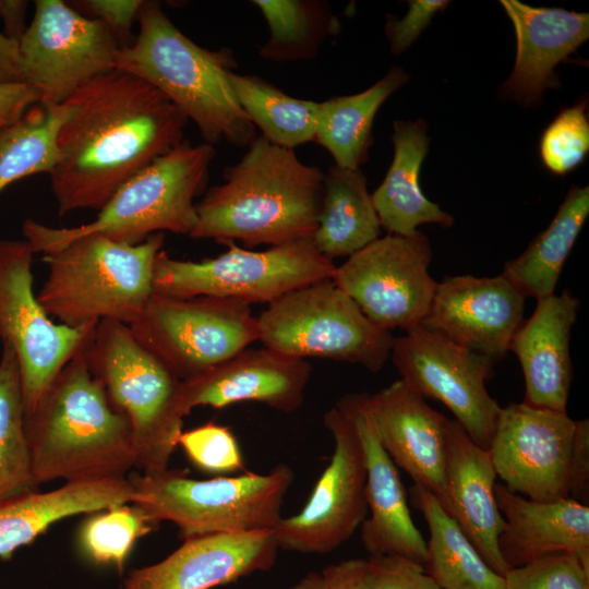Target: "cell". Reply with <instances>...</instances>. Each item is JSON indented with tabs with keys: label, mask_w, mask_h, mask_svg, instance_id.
<instances>
[{
	"label": "cell",
	"mask_w": 589,
	"mask_h": 589,
	"mask_svg": "<svg viewBox=\"0 0 589 589\" xmlns=\"http://www.w3.org/2000/svg\"><path fill=\"white\" fill-rule=\"evenodd\" d=\"M49 173L58 213L100 209L131 178L184 141L188 118L163 93L112 70L68 101Z\"/></svg>",
	"instance_id": "6da1fadb"
},
{
	"label": "cell",
	"mask_w": 589,
	"mask_h": 589,
	"mask_svg": "<svg viewBox=\"0 0 589 589\" xmlns=\"http://www.w3.org/2000/svg\"><path fill=\"white\" fill-rule=\"evenodd\" d=\"M247 147L241 159L225 169L224 182L196 203V224L189 237L239 240L249 248L312 238L324 172L262 135Z\"/></svg>",
	"instance_id": "7a4b0ae2"
},
{
	"label": "cell",
	"mask_w": 589,
	"mask_h": 589,
	"mask_svg": "<svg viewBox=\"0 0 589 589\" xmlns=\"http://www.w3.org/2000/svg\"><path fill=\"white\" fill-rule=\"evenodd\" d=\"M25 430L37 485L127 478L136 466L130 424L93 375L85 347L25 414Z\"/></svg>",
	"instance_id": "3957f363"
},
{
	"label": "cell",
	"mask_w": 589,
	"mask_h": 589,
	"mask_svg": "<svg viewBox=\"0 0 589 589\" xmlns=\"http://www.w3.org/2000/svg\"><path fill=\"white\" fill-rule=\"evenodd\" d=\"M137 21L139 34L131 45L120 47L116 69L163 93L196 124L204 143L248 146L256 128L230 86L228 75L237 65L233 52L195 44L169 20L158 1H144Z\"/></svg>",
	"instance_id": "277c9868"
},
{
	"label": "cell",
	"mask_w": 589,
	"mask_h": 589,
	"mask_svg": "<svg viewBox=\"0 0 589 589\" xmlns=\"http://www.w3.org/2000/svg\"><path fill=\"white\" fill-rule=\"evenodd\" d=\"M215 155L213 145L184 140L127 181L94 220L53 228L26 219L22 224L24 240L34 253L47 254L91 235L128 244L166 231L189 236L196 224L194 200L206 187Z\"/></svg>",
	"instance_id": "5b68a950"
},
{
	"label": "cell",
	"mask_w": 589,
	"mask_h": 589,
	"mask_svg": "<svg viewBox=\"0 0 589 589\" xmlns=\"http://www.w3.org/2000/svg\"><path fill=\"white\" fill-rule=\"evenodd\" d=\"M165 233L137 244L99 235L44 254L48 274L37 299L50 317L69 327L103 321L132 324L153 296V273Z\"/></svg>",
	"instance_id": "8992f818"
},
{
	"label": "cell",
	"mask_w": 589,
	"mask_h": 589,
	"mask_svg": "<svg viewBox=\"0 0 589 589\" xmlns=\"http://www.w3.org/2000/svg\"><path fill=\"white\" fill-rule=\"evenodd\" d=\"M85 353L109 402L130 424L136 467L143 473L166 470L183 432L181 380L120 322L97 323Z\"/></svg>",
	"instance_id": "52a82bcc"
},
{
	"label": "cell",
	"mask_w": 589,
	"mask_h": 589,
	"mask_svg": "<svg viewBox=\"0 0 589 589\" xmlns=\"http://www.w3.org/2000/svg\"><path fill=\"white\" fill-rule=\"evenodd\" d=\"M133 505L156 525L175 524L183 539L211 533L274 530L294 481L293 470L278 464L268 473L244 471L207 480L167 468L132 473Z\"/></svg>",
	"instance_id": "ba28073f"
},
{
	"label": "cell",
	"mask_w": 589,
	"mask_h": 589,
	"mask_svg": "<svg viewBox=\"0 0 589 589\" xmlns=\"http://www.w3.org/2000/svg\"><path fill=\"white\" fill-rule=\"evenodd\" d=\"M259 340L288 356L359 364L380 372L394 336L373 323L333 278L292 290L257 317Z\"/></svg>",
	"instance_id": "9c48e42d"
},
{
	"label": "cell",
	"mask_w": 589,
	"mask_h": 589,
	"mask_svg": "<svg viewBox=\"0 0 589 589\" xmlns=\"http://www.w3.org/2000/svg\"><path fill=\"white\" fill-rule=\"evenodd\" d=\"M228 250L200 262L171 257L164 249L157 254L153 294L169 298L199 296L228 298L251 303H271L310 284L333 278L336 265L323 255L312 238L263 251L224 241Z\"/></svg>",
	"instance_id": "30bf717a"
},
{
	"label": "cell",
	"mask_w": 589,
	"mask_h": 589,
	"mask_svg": "<svg viewBox=\"0 0 589 589\" xmlns=\"http://www.w3.org/2000/svg\"><path fill=\"white\" fill-rule=\"evenodd\" d=\"M136 339L181 381L231 358L259 340L250 304L218 297L153 294L128 325Z\"/></svg>",
	"instance_id": "8fae6325"
},
{
	"label": "cell",
	"mask_w": 589,
	"mask_h": 589,
	"mask_svg": "<svg viewBox=\"0 0 589 589\" xmlns=\"http://www.w3.org/2000/svg\"><path fill=\"white\" fill-rule=\"evenodd\" d=\"M33 255L26 240H0V339L17 361L25 414L97 325L69 327L52 321L34 292Z\"/></svg>",
	"instance_id": "7c38bea8"
},
{
	"label": "cell",
	"mask_w": 589,
	"mask_h": 589,
	"mask_svg": "<svg viewBox=\"0 0 589 589\" xmlns=\"http://www.w3.org/2000/svg\"><path fill=\"white\" fill-rule=\"evenodd\" d=\"M120 45L100 21L61 0H36L19 41L22 82L41 104L61 105L96 77L116 69Z\"/></svg>",
	"instance_id": "4fadbf2b"
},
{
	"label": "cell",
	"mask_w": 589,
	"mask_h": 589,
	"mask_svg": "<svg viewBox=\"0 0 589 589\" xmlns=\"http://www.w3.org/2000/svg\"><path fill=\"white\" fill-rule=\"evenodd\" d=\"M431 260L422 232L387 233L336 266L333 280L373 323L406 332L429 312L437 286L429 273Z\"/></svg>",
	"instance_id": "5bb4252c"
},
{
	"label": "cell",
	"mask_w": 589,
	"mask_h": 589,
	"mask_svg": "<svg viewBox=\"0 0 589 589\" xmlns=\"http://www.w3.org/2000/svg\"><path fill=\"white\" fill-rule=\"evenodd\" d=\"M389 359L402 381L444 404L469 437L489 448L501 410L485 386L494 373L491 359L420 324L394 338Z\"/></svg>",
	"instance_id": "9a60e30c"
},
{
	"label": "cell",
	"mask_w": 589,
	"mask_h": 589,
	"mask_svg": "<svg viewBox=\"0 0 589 589\" xmlns=\"http://www.w3.org/2000/svg\"><path fill=\"white\" fill-rule=\"evenodd\" d=\"M324 425L334 440L329 464L296 515L274 529L279 550L326 554L348 541L368 515L366 467L353 421L338 407L326 411Z\"/></svg>",
	"instance_id": "2e32d148"
},
{
	"label": "cell",
	"mask_w": 589,
	"mask_h": 589,
	"mask_svg": "<svg viewBox=\"0 0 589 589\" xmlns=\"http://www.w3.org/2000/svg\"><path fill=\"white\" fill-rule=\"evenodd\" d=\"M575 424L567 412L524 402L501 407L488 448L496 477L509 491L532 501L569 497Z\"/></svg>",
	"instance_id": "e0dca14e"
},
{
	"label": "cell",
	"mask_w": 589,
	"mask_h": 589,
	"mask_svg": "<svg viewBox=\"0 0 589 589\" xmlns=\"http://www.w3.org/2000/svg\"><path fill=\"white\" fill-rule=\"evenodd\" d=\"M525 300L502 274L445 276L420 325L496 363L524 323Z\"/></svg>",
	"instance_id": "ac0fdd59"
},
{
	"label": "cell",
	"mask_w": 589,
	"mask_h": 589,
	"mask_svg": "<svg viewBox=\"0 0 589 589\" xmlns=\"http://www.w3.org/2000/svg\"><path fill=\"white\" fill-rule=\"evenodd\" d=\"M312 366L305 360L262 347L245 348L203 373L181 381L184 416L192 409H216L255 401L281 412H293L304 401Z\"/></svg>",
	"instance_id": "d6986e66"
},
{
	"label": "cell",
	"mask_w": 589,
	"mask_h": 589,
	"mask_svg": "<svg viewBox=\"0 0 589 589\" xmlns=\"http://www.w3.org/2000/svg\"><path fill=\"white\" fill-rule=\"evenodd\" d=\"M278 551L274 530L191 537L159 563L131 570L123 587L211 589L269 570Z\"/></svg>",
	"instance_id": "ffe728a7"
},
{
	"label": "cell",
	"mask_w": 589,
	"mask_h": 589,
	"mask_svg": "<svg viewBox=\"0 0 589 589\" xmlns=\"http://www.w3.org/2000/svg\"><path fill=\"white\" fill-rule=\"evenodd\" d=\"M366 407L383 448L414 484L432 493L445 512L446 424L448 418L401 378L366 394Z\"/></svg>",
	"instance_id": "44dd1931"
},
{
	"label": "cell",
	"mask_w": 589,
	"mask_h": 589,
	"mask_svg": "<svg viewBox=\"0 0 589 589\" xmlns=\"http://www.w3.org/2000/svg\"><path fill=\"white\" fill-rule=\"evenodd\" d=\"M366 394H347L335 405L353 421L364 452L370 516L360 526L361 542L370 556L396 555L424 566L426 541L411 518L397 467L378 441Z\"/></svg>",
	"instance_id": "7402d4cb"
},
{
	"label": "cell",
	"mask_w": 589,
	"mask_h": 589,
	"mask_svg": "<svg viewBox=\"0 0 589 589\" xmlns=\"http://www.w3.org/2000/svg\"><path fill=\"white\" fill-rule=\"evenodd\" d=\"M517 41L513 71L501 95L525 107L539 106L546 88H557L555 67L589 37V14L558 8H534L502 0Z\"/></svg>",
	"instance_id": "603a6c76"
},
{
	"label": "cell",
	"mask_w": 589,
	"mask_h": 589,
	"mask_svg": "<svg viewBox=\"0 0 589 589\" xmlns=\"http://www.w3.org/2000/svg\"><path fill=\"white\" fill-rule=\"evenodd\" d=\"M579 305L568 289L538 299L532 315L515 333L509 351L522 370L525 405L567 412L573 378L569 339Z\"/></svg>",
	"instance_id": "cb8c5ba5"
},
{
	"label": "cell",
	"mask_w": 589,
	"mask_h": 589,
	"mask_svg": "<svg viewBox=\"0 0 589 589\" xmlns=\"http://www.w3.org/2000/svg\"><path fill=\"white\" fill-rule=\"evenodd\" d=\"M496 473L488 449L477 445L455 420L446 424L447 510L486 564L498 575L509 569L498 549L504 527L494 486Z\"/></svg>",
	"instance_id": "d4e9b609"
},
{
	"label": "cell",
	"mask_w": 589,
	"mask_h": 589,
	"mask_svg": "<svg viewBox=\"0 0 589 589\" xmlns=\"http://www.w3.org/2000/svg\"><path fill=\"white\" fill-rule=\"evenodd\" d=\"M504 519L500 553L508 568L554 553H572L589 566V506L570 497L538 502L495 483Z\"/></svg>",
	"instance_id": "484cf974"
},
{
	"label": "cell",
	"mask_w": 589,
	"mask_h": 589,
	"mask_svg": "<svg viewBox=\"0 0 589 589\" xmlns=\"http://www.w3.org/2000/svg\"><path fill=\"white\" fill-rule=\"evenodd\" d=\"M133 486L127 478L67 482L49 492H29L0 502V557L31 543L60 519L131 504Z\"/></svg>",
	"instance_id": "4316f807"
},
{
	"label": "cell",
	"mask_w": 589,
	"mask_h": 589,
	"mask_svg": "<svg viewBox=\"0 0 589 589\" xmlns=\"http://www.w3.org/2000/svg\"><path fill=\"white\" fill-rule=\"evenodd\" d=\"M426 123L394 122V158L381 185L371 194L381 228L389 235L408 236L420 225L450 227L454 217L431 202L419 184L420 168L429 149Z\"/></svg>",
	"instance_id": "83f0119b"
},
{
	"label": "cell",
	"mask_w": 589,
	"mask_h": 589,
	"mask_svg": "<svg viewBox=\"0 0 589 589\" xmlns=\"http://www.w3.org/2000/svg\"><path fill=\"white\" fill-rule=\"evenodd\" d=\"M381 224L360 170L333 165L324 172L317 228L312 237L326 257L350 256L380 238Z\"/></svg>",
	"instance_id": "f1b7e54d"
},
{
	"label": "cell",
	"mask_w": 589,
	"mask_h": 589,
	"mask_svg": "<svg viewBox=\"0 0 589 589\" xmlns=\"http://www.w3.org/2000/svg\"><path fill=\"white\" fill-rule=\"evenodd\" d=\"M409 493L430 531L425 573L442 589H503L504 577L486 564L436 497L417 484Z\"/></svg>",
	"instance_id": "f546056e"
},
{
	"label": "cell",
	"mask_w": 589,
	"mask_h": 589,
	"mask_svg": "<svg viewBox=\"0 0 589 589\" xmlns=\"http://www.w3.org/2000/svg\"><path fill=\"white\" fill-rule=\"evenodd\" d=\"M408 79L409 74L395 65L359 94L333 97L320 103L314 142L329 152L336 166L359 168L368 160L377 110Z\"/></svg>",
	"instance_id": "4dcf8cb0"
},
{
	"label": "cell",
	"mask_w": 589,
	"mask_h": 589,
	"mask_svg": "<svg viewBox=\"0 0 589 589\" xmlns=\"http://www.w3.org/2000/svg\"><path fill=\"white\" fill-rule=\"evenodd\" d=\"M588 213L589 188L572 187L548 228L505 264L502 275L525 298L538 300L553 294Z\"/></svg>",
	"instance_id": "1f68e13d"
},
{
	"label": "cell",
	"mask_w": 589,
	"mask_h": 589,
	"mask_svg": "<svg viewBox=\"0 0 589 589\" xmlns=\"http://www.w3.org/2000/svg\"><path fill=\"white\" fill-rule=\"evenodd\" d=\"M228 77L240 107L269 143L293 149L315 140L320 103L291 97L256 75L231 71Z\"/></svg>",
	"instance_id": "d6a6232c"
},
{
	"label": "cell",
	"mask_w": 589,
	"mask_h": 589,
	"mask_svg": "<svg viewBox=\"0 0 589 589\" xmlns=\"http://www.w3.org/2000/svg\"><path fill=\"white\" fill-rule=\"evenodd\" d=\"M72 110L69 103H38L0 130V191L24 177L51 172L59 159V131Z\"/></svg>",
	"instance_id": "836d02e7"
},
{
	"label": "cell",
	"mask_w": 589,
	"mask_h": 589,
	"mask_svg": "<svg viewBox=\"0 0 589 589\" xmlns=\"http://www.w3.org/2000/svg\"><path fill=\"white\" fill-rule=\"evenodd\" d=\"M265 17L269 36L259 48L262 59L274 62L309 60L326 38L338 32L330 7L322 0H253Z\"/></svg>",
	"instance_id": "e575fe53"
},
{
	"label": "cell",
	"mask_w": 589,
	"mask_h": 589,
	"mask_svg": "<svg viewBox=\"0 0 589 589\" xmlns=\"http://www.w3.org/2000/svg\"><path fill=\"white\" fill-rule=\"evenodd\" d=\"M25 430L17 361L2 345L0 358V502L36 491Z\"/></svg>",
	"instance_id": "d590c367"
},
{
	"label": "cell",
	"mask_w": 589,
	"mask_h": 589,
	"mask_svg": "<svg viewBox=\"0 0 589 589\" xmlns=\"http://www.w3.org/2000/svg\"><path fill=\"white\" fill-rule=\"evenodd\" d=\"M155 525L133 504L103 509L83 526L82 548L96 563H112L121 570L136 539L154 530Z\"/></svg>",
	"instance_id": "8d00e7d4"
},
{
	"label": "cell",
	"mask_w": 589,
	"mask_h": 589,
	"mask_svg": "<svg viewBox=\"0 0 589 589\" xmlns=\"http://www.w3.org/2000/svg\"><path fill=\"white\" fill-rule=\"evenodd\" d=\"M539 151L545 168L557 176L566 175L584 161L589 152L587 99L555 117L540 139Z\"/></svg>",
	"instance_id": "74e56055"
},
{
	"label": "cell",
	"mask_w": 589,
	"mask_h": 589,
	"mask_svg": "<svg viewBox=\"0 0 589 589\" xmlns=\"http://www.w3.org/2000/svg\"><path fill=\"white\" fill-rule=\"evenodd\" d=\"M178 445L196 468L207 473L245 471L239 443L228 426L207 422L182 432Z\"/></svg>",
	"instance_id": "f35d334b"
},
{
	"label": "cell",
	"mask_w": 589,
	"mask_h": 589,
	"mask_svg": "<svg viewBox=\"0 0 589 589\" xmlns=\"http://www.w3.org/2000/svg\"><path fill=\"white\" fill-rule=\"evenodd\" d=\"M503 577V589H589V566L566 552L509 568Z\"/></svg>",
	"instance_id": "ab89813d"
},
{
	"label": "cell",
	"mask_w": 589,
	"mask_h": 589,
	"mask_svg": "<svg viewBox=\"0 0 589 589\" xmlns=\"http://www.w3.org/2000/svg\"><path fill=\"white\" fill-rule=\"evenodd\" d=\"M368 561L376 589H442L421 564L411 560L382 555Z\"/></svg>",
	"instance_id": "60d3db41"
},
{
	"label": "cell",
	"mask_w": 589,
	"mask_h": 589,
	"mask_svg": "<svg viewBox=\"0 0 589 589\" xmlns=\"http://www.w3.org/2000/svg\"><path fill=\"white\" fill-rule=\"evenodd\" d=\"M143 0H79L71 7L82 15L103 22L120 47L132 44L131 27L137 19Z\"/></svg>",
	"instance_id": "b9f144b4"
},
{
	"label": "cell",
	"mask_w": 589,
	"mask_h": 589,
	"mask_svg": "<svg viewBox=\"0 0 589 589\" xmlns=\"http://www.w3.org/2000/svg\"><path fill=\"white\" fill-rule=\"evenodd\" d=\"M408 3L409 10L404 19L387 15L385 35L395 56L407 50L430 24L433 15L444 10L449 1L411 0Z\"/></svg>",
	"instance_id": "7bdbcfd3"
},
{
	"label": "cell",
	"mask_w": 589,
	"mask_h": 589,
	"mask_svg": "<svg viewBox=\"0 0 589 589\" xmlns=\"http://www.w3.org/2000/svg\"><path fill=\"white\" fill-rule=\"evenodd\" d=\"M569 497L589 505V421H576L568 474Z\"/></svg>",
	"instance_id": "ee69618b"
},
{
	"label": "cell",
	"mask_w": 589,
	"mask_h": 589,
	"mask_svg": "<svg viewBox=\"0 0 589 589\" xmlns=\"http://www.w3.org/2000/svg\"><path fill=\"white\" fill-rule=\"evenodd\" d=\"M327 589H376L368 558H350L322 572Z\"/></svg>",
	"instance_id": "f6af8a7d"
},
{
	"label": "cell",
	"mask_w": 589,
	"mask_h": 589,
	"mask_svg": "<svg viewBox=\"0 0 589 589\" xmlns=\"http://www.w3.org/2000/svg\"><path fill=\"white\" fill-rule=\"evenodd\" d=\"M39 101L37 92L25 83L0 84V130L19 120Z\"/></svg>",
	"instance_id": "bcb514c9"
},
{
	"label": "cell",
	"mask_w": 589,
	"mask_h": 589,
	"mask_svg": "<svg viewBox=\"0 0 589 589\" xmlns=\"http://www.w3.org/2000/svg\"><path fill=\"white\" fill-rule=\"evenodd\" d=\"M19 82H22L19 44L0 33V84Z\"/></svg>",
	"instance_id": "7dc6e473"
},
{
	"label": "cell",
	"mask_w": 589,
	"mask_h": 589,
	"mask_svg": "<svg viewBox=\"0 0 589 589\" xmlns=\"http://www.w3.org/2000/svg\"><path fill=\"white\" fill-rule=\"evenodd\" d=\"M28 2L25 0H0V17L4 23L7 36L19 44L27 29L25 15Z\"/></svg>",
	"instance_id": "c3c4849f"
},
{
	"label": "cell",
	"mask_w": 589,
	"mask_h": 589,
	"mask_svg": "<svg viewBox=\"0 0 589 589\" xmlns=\"http://www.w3.org/2000/svg\"><path fill=\"white\" fill-rule=\"evenodd\" d=\"M288 589H327V586L322 573L312 572Z\"/></svg>",
	"instance_id": "681fc988"
}]
</instances>
